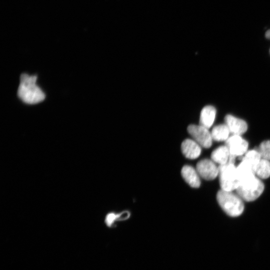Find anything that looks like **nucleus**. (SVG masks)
Instances as JSON below:
<instances>
[{"label":"nucleus","mask_w":270,"mask_h":270,"mask_svg":"<svg viewBox=\"0 0 270 270\" xmlns=\"http://www.w3.org/2000/svg\"><path fill=\"white\" fill-rule=\"evenodd\" d=\"M257 150L262 159L270 161V141L262 142Z\"/></svg>","instance_id":"f3484780"},{"label":"nucleus","mask_w":270,"mask_h":270,"mask_svg":"<svg viewBox=\"0 0 270 270\" xmlns=\"http://www.w3.org/2000/svg\"><path fill=\"white\" fill-rule=\"evenodd\" d=\"M125 212L121 214H115L114 213H110L107 215L105 218V222L108 227H111L116 221L124 219L127 218L126 217H122Z\"/></svg>","instance_id":"a211bd4d"},{"label":"nucleus","mask_w":270,"mask_h":270,"mask_svg":"<svg viewBox=\"0 0 270 270\" xmlns=\"http://www.w3.org/2000/svg\"><path fill=\"white\" fill-rule=\"evenodd\" d=\"M255 174L261 179H267L270 176V162L262 159L255 168Z\"/></svg>","instance_id":"2eb2a0df"},{"label":"nucleus","mask_w":270,"mask_h":270,"mask_svg":"<svg viewBox=\"0 0 270 270\" xmlns=\"http://www.w3.org/2000/svg\"><path fill=\"white\" fill-rule=\"evenodd\" d=\"M262 159L259 151L257 150H253L247 151L242 161H245L252 166L254 168L255 172V168Z\"/></svg>","instance_id":"dca6fc26"},{"label":"nucleus","mask_w":270,"mask_h":270,"mask_svg":"<svg viewBox=\"0 0 270 270\" xmlns=\"http://www.w3.org/2000/svg\"><path fill=\"white\" fill-rule=\"evenodd\" d=\"M216 110L212 106H207L202 110L200 125L209 129L214 124L216 116Z\"/></svg>","instance_id":"9b49d317"},{"label":"nucleus","mask_w":270,"mask_h":270,"mask_svg":"<svg viewBox=\"0 0 270 270\" xmlns=\"http://www.w3.org/2000/svg\"><path fill=\"white\" fill-rule=\"evenodd\" d=\"M264 190V184L255 176L240 183L236 191L242 200L251 202L258 198L263 193Z\"/></svg>","instance_id":"7ed1b4c3"},{"label":"nucleus","mask_w":270,"mask_h":270,"mask_svg":"<svg viewBox=\"0 0 270 270\" xmlns=\"http://www.w3.org/2000/svg\"><path fill=\"white\" fill-rule=\"evenodd\" d=\"M266 37L267 39H270V30H268V31L266 33Z\"/></svg>","instance_id":"6ab92c4d"},{"label":"nucleus","mask_w":270,"mask_h":270,"mask_svg":"<svg viewBox=\"0 0 270 270\" xmlns=\"http://www.w3.org/2000/svg\"><path fill=\"white\" fill-rule=\"evenodd\" d=\"M230 155L237 157L242 156L247 153L248 143L240 135H233L226 141Z\"/></svg>","instance_id":"423d86ee"},{"label":"nucleus","mask_w":270,"mask_h":270,"mask_svg":"<svg viewBox=\"0 0 270 270\" xmlns=\"http://www.w3.org/2000/svg\"><path fill=\"white\" fill-rule=\"evenodd\" d=\"M225 121L230 133L233 135L241 136L247 131L248 125L246 122L232 115H227Z\"/></svg>","instance_id":"6e6552de"},{"label":"nucleus","mask_w":270,"mask_h":270,"mask_svg":"<svg viewBox=\"0 0 270 270\" xmlns=\"http://www.w3.org/2000/svg\"><path fill=\"white\" fill-rule=\"evenodd\" d=\"M188 132L201 147L208 149L212 146L213 139L209 129L201 125H191Z\"/></svg>","instance_id":"39448f33"},{"label":"nucleus","mask_w":270,"mask_h":270,"mask_svg":"<svg viewBox=\"0 0 270 270\" xmlns=\"http://www.w3.org/2000/svg\"><path fill=\"white\" fill-rule=\"evenodd\" d=\"M217 199L223 211L231 217L239 216L244 211L242 199L232 192L221 190L218 193Z\"/></svg>","instance_id":"f03ea898"},{"label":"nucleus","mask_w":270,"mask_h":270,"mask_svg":"<svg viewBox=\"0 0 270 270\" xmlns=\"http://www.w3.org/2000/svg\"><path fill=\"white\" fill-rule=\"evenodd\" d=\"M37 77L23 74L18 90L19 98L24 103L34 105L41 102L45 99V94L36 83Z\"/></svg>","instance_id":"f257e3e1"},{"label":"nucleus","mask_w":270,"mask_h":270,"mask_svg":"<svg viewBox=\"0 0 270 270\" xmlns=\"http://www.w3.org/2000/svg\"><path fill=\"white\" fill-rule=\"evenodd\" d=\"M239 184L255 176L254 168L245 161H242L237 167Z\"/></svg>","instance_id":"ddd939ff"},{"label":"nucleus","mask_w":270,"mask_h":270,"mask_svg":"<svg viewBox=\"0 0 270 270\" xmlns=\"http://www.w3.org/2000/svg\"><path fill=\"white\" fill-rule=\"evenodd\" d=\"M230 133L229 128L225 124L214 127L211 132V135L213 140L215 141H226L230 137Z\"/></svg>","instance_id":"4468645a"},{"label":"nucleus","mask_w":270,"mask_h":270,"mask_svg":"<svg viewBox=\"0 0 270 270\" xmlns=\"http://www.w3.org/2000/svg\"><path fill=\"white\" fill-rule=\"evenodd\" d=\"M230 157V153L227 146L219 147L215 150L211 154L212 160L221 165H225L229 163Z\"/></svg>","instance_id":"f8f14e48"},{"label":"nucleus","mask_w":270,"mask_h":270,"mask_svg":"<svg viewBox=\"0 0 270 270\" xmlns=\"http://www.w3.org/2000/svg\"><path fill=\"white\" fill-rule=\"evenodd\" d=\"M220 184L222 190L232 192L239 185L237 167L233 164L227 163L219 167Z\"/></svg>","instance_id":"20e7f679"},{"label":"nucleus","mask_w":270,"mask_h":270,"mask_svg":"<svg viewBox=\"0 0 270 270\" xmlns=\"http://www.w3.org/2000/svg\"><path fill=\"white\" fill-rule=\"evenodd\" d=\"M184 180L192 188H198L201 185L200 176L197 170L190 166H185L181 171Z\"/></svg>","instance_id":"9d476101"},{"label":"nucleus","mask_w":270,"mask_h":270,"mask_svg":"<svg viewBox=\"0 0 270 270\" xmlns=\"http://www.w3.org/2000/svg\"><path fill=\"white\" fill-rule=\"evenodd\" d=\"M183 155L188 159H195L198 158L201 153V146L194 140L186 139L181 145Z\"/></svg>","instance_id":"1a4fd4ad"},{"label":"nucleus","mask_w":270,"mask_h":270,"mask_svg":"<svg viewBox=\"0 0 270 270\" xmlns=\"http://www.w3.org/2000/svg\"><path fill=\"white\" fill-rule=\"evenodd\" d=\"M196 169L199 176L206 180H213L219 175V167L212 160L204 159L199 161Z\"/></svg>","instance_id":"0eeeda50"}]
</instances>
